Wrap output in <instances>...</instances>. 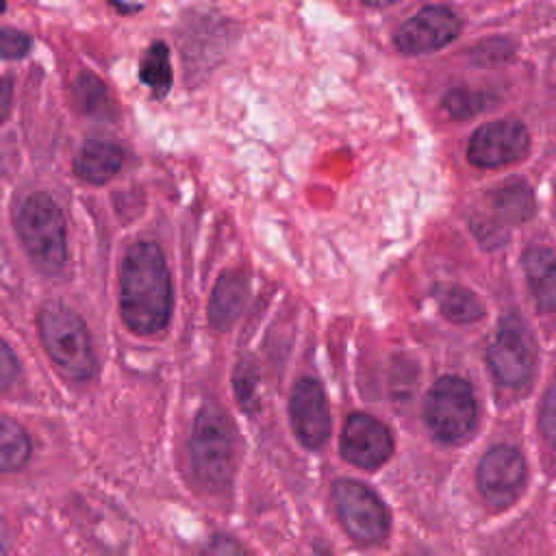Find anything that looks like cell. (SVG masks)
<instances>
[{"label":"cell","instance_id":"1","mask_svg":"<svg viewBox=\"0 0 556 556\" xmlns=\"http://www.w3.org/2000/svg\"><path fill=\"white\" fill-rule=\"evenodd\" d=\"M174 306L169 269L154 241L132 243L119 265V315L137 334L161 332Z\"/></svg>","mask_w":556,"mask_h":556},{"label":"cell","instance_id":"2","mask_svg":"<svg viewBox=\"0 0 556 556\" xmlns=\"http://www.w3.org/2000/svg\"><path fill=\"white\" fill-rule=\"evenodd\" d=\"M189 467L193 480L211 493L230 486L237 460V430L230 417L215 404H206L191 428Z\"/></svg>","mask_w":556,"mask_h":556},{"label":"cell","instance_id":"3","mask_svg":"<svg viewBox=\"0 0 556 556\" xmlns=\"http://www.w3.org/2000/svg\"><path fill=\"white\" fill-rule=\"evenodd\" d=\"M39 337L56 365L70 380H89L96 374V356L85 321L63 302H46L39 311Z\"/></svg>","mask_w":556,"mask_h":556},{"label":"cell","instance_id":"4","mask_svg":"<svg viewBox=\"0 0 556 556\" xmlns=\"http://www.w3.org/2000/svg\"><path fill=\"white\" fill-rule=\"evenodd\" d=\"M15 228L37 267L56 274L65 265V219L50 195L30 193L24 198L15 211Z\"/></svg>","mask_w":556,"mask_h":556},{"label":"cell","instance_id":"5","mask_svg":"<svg viewBox=\"0 0 556 556\" xmlns=\"http://www.w3.org/2000/svg\"><path fill=\"white\" fill-rule=\"evenodd\" d=\"M424 419L434 439L443 443L465 441L478 421L471 384L460 376H441L426 395Z\"/></svg>","mask_w":556,"mask_h":556},{"label":"cell","instance_id":"6","mask_svg":"<svg viewBox=\"0 0 556 556\" xmlns=\"http://www.w3.org/2000/svg\"><path fill=\"white\" fill-rule=\"evenodd\" d=\"M332 502L343 530L363 545H378L387 539L391 515L384 502L358 480H337L332 484Z\"/></svg>","mask_w":556,"mask_h":556},{"label":"cell","instance_id":"7","mask_svg":"<svg viewBox=\"0 0 556 556\" xmlns=\"http://www.w3.org/2000/svg\"><path fill=\"white\" fill-rule=\"evenodd\" d=\"M486 363L493 378L508 389L530 384L534 376L536 354L528 328L517 317H506L500 324L495 339L486 350Z\"/></svg>","mask_w":556,"mask_h":556},{"label":"cell","instance_id":"8","mask_svg":"<svg viewBox=\"0 0 556 556\" xmlns=\"http://www.w3.org/2000/svg\"><path fill=\"white\" fill-rule=\"evenodd\" d=\"M528 465L515 445H493L478 465L476 482L491 508L510 506L523 491Z\"/></svg>","mask_w":556,"mask_h":556},{"label":"cell","instance_id":"9","mask_svg":"<svg viewBox=\"0 0 556 556\" xmlns=\"http://www.w3.org/2000/svg\"><path fill=\"white\" fill-rule=\"evenodd\" d=\"M530 150L528 128L517 119H495L480 126L467 143V161L480 169L519 163Z\"/></svg>","mask_w":556,"mask_h":556},{"label":"cell","instance_id":"10","mask_svg":"<svg viewBox=\"0 0 556 556\" xmlns=\"http://www.w3.org/2000/svg\"><path fill=\"white\" fill-rule=\"evenodd\" d=\"M458 33V15L450 7L430 4L410 15L395 30L393 41L402 54H428L454 41Z\"/></svg>","mask_w":556,"mask_h":556},{"label":"cell","instance_id":"11","mask_svg":"<svg viewBox=\"0 0 556 556\" xmlns=\"http://www.w3.org/2000/svg\"><path fill=\"white\" fill-rule=\"evenodd\" d=\"M339 450L350 465L371 471L391 458L393 437L380 419L367 413H354L343 424Z\"/></svg>","mask_w":556,"mask_h":556},{"label":"cell","instance_id":"12","mask_svg":"<svg viewBox=\"0 0 556 556\" xmlns=\"http://www.w3.org/2000/svg\"><path fill=\"white\" fill-rule=\"evenodd\" d=\"M289 417L291 428L304 447L317 450L328 441L332 419L326 393L315 378L304 376L293 384L289 397Z\"/></svg>","mask_w":556,"mask_h":556},{"label":"cell","instance_id":"13","mask_svg":"<svg viewBox=\"0 0 556 556\" xmlns=\"http://www.w3.org/2000/svg\"><path fill=\"white\" fill-rule=\"evenodd\" d=\"M248 300V278L239 269L224 271L211 293L208 300V321L217 330L230 328L239 315L243 313Z\"/></svg>","mask_w":556,"mask_h":556},{"label":"cell","instance_id":"14","mask_svg":"<svg viewBox=\"0 0 556 556\" xmlns=\"http://www.w3.org/2000/svg\"><path fill=\"white\" fill-rule=\"evenodd\" d=\"M124 150L122 146L104 139L87 141L74 159V172L78 178L91 185L109 182L124 165Z\"/></svg>","mask_w":556,"mask_h":556},{"label":"cell","instance_id":"15","mask_svg":"<svg viewBox=\"0 0 556 556\" xmlns=\"http://www.w3.org/2000/svg\"><path fill=\"white\" fill-rule=\"evenodd\" d=\"M523 269L528 276V287L534 295L536 308L541 313H552L556 304V269L552 248H530L523 254Z\"/></svg>","mask_w":556,"mask_h":556},{"label":"cell","instance_id":"16","mask_svg":"<svg viewBox=\"0 0 556 556\" xmlns=\"http://www.w3.org/2000/svg\"><path fill=\"white\" fill-rule=\"evenodd\" d=\"M495 213V228L502 232L504 226H515L534 215V195L526 182H508L489 195Z\"/></svg>","mask_w":556,"mask_h":556},{"label":"cell","instance_id":"17","mask_svg":"<svg viewBox=\"0 0 556 556\" xmlns=\"http://www.w3.org/2000/svg\"><path fill=\"white\" fill-rule=\"evenodd\" d=\"M437 302L441 315L452 324H473L484 315V306L478 295L458 285L437 287Z\"/></svg>","mask_w":556,"mask_h":556},{"label":"cell","instance_id":"18","mask_svg":"<svg viewBox=\"0 0 556 556\" xmlns=\"http://www.w3.org/2000/svg\"><path fill=\"white\" fill-rule=\"evenodd\" d=\"M139 78L152 89L154 96H165L172 87L169 48L163 41L150 43L139 63Z\"/></svg>","mask_w":556,"mask_h":556},{"label":"cell","instance_id":"19","mask_svg":"<svg viewBox=\"0 0 556 556\" xmlns=\"http://www.w3.org/2000/svg\"><path fill=\"white\" fill-rule=\"evenodd\" d=\"M28 456L30 439L24 428L9 417H0V471H15L24 467Z\"/></svg>","mask_w":556,"mask_h":556},{"label":"cell","instance_id":"20","mask_svg":"<svg viewBox=\"0 0 556 556\" xmlns=\"http://www.w3.org/2000/svg\"><path fill=\"white\" fill-rule=\"evenodd\" d=\"M76 102L85 113H98L109 104V91L106 85L93 76V74H80L74 85Z\"/></svg>","mask_w":556,"mask_h":556},{"label":"cell","instance_id":"21","mask_svg":"<svg viewBox=\"0 0 556 556\" xmlns=\"http://www.w3.org/2000/svg\"><path fill=\"white\" fill-rule=\"evenodd\" d=\"M489 98L480 91H469V89H452L447 91V96L443 98V109L452 115V117H469L476 115L478 111H482Z\"/></svg>","mask_w":556,"mask_h":556},{"label":"cell","instance_id":"22","mask_svg":"<svg viewBox=\"0 0 556 556\" xmlns=\"http://www.w3.org/2000/svg\"><path fill=\"white\" fill-rule=\"evenodd\" d=\"M256 387H258V376L254 367L241 361L235 371V393L241 408H245L248 413L256 410Z\"/></svg>","mask_w":556,"mask_h":556},{"label":"cell","instance_id":"23","mask_svg":"<svg viewBox=\"0 0 556 556\" xmlns=\"http://www.w3.org/2000/svg\"><path fill=\"white\" fill-rule=\"evenodd\" d=\"M30 50V37L17 28H2L0 26V59L13 61L24 59Z\"/></svg>","mask_w":556,"mask_h":556},{"label":"cell","instance_id":"24","mask_svg":"<svg viewBox=\"0 0 556 556\" xmlns=\"http://www.w3.org/2000/svg\"><path fill=\"white\" fill-rule=\"evenodd\" d=\"M202 556H250V552L237 539L215 534L202 549Z\"/></svg>","mask_w":556,"mask_h":556},{"label":"cell","instance_id":"25","mask_svg":"<svg viewBox=\"0 0 556 556\" xmlns=\"http://www.w3.org/2000/svg\"><path fill=\"white\" fill-rule=\"evenodd\" d=\"M20 365L11 348L0 339V389H7L17 378Z\"/></svg>","mask_w":556,"mask_h":556},{"label":"cell","instance_id":"26","mask_svg":"<svg viewBox=\"0 0 556 556\" xmlns=\"http://www.w3.org/2000/svg\"><path fill=\"white\" fill-rule=\"evenodd\" d=\"M543 432L545 439L552 441L554 437V397H552V389H547L545 402H543Z\"/></svg>","mask_w":556,"mask_h":556},{"label":"cell","instance_id":"27","mask_svg":"<svg viewBox=\"0 0 556 556\" xmlns=\"http://www.w3.org/2000/svg\"><path fill=\"white\" fill-rule=\"evenodd\" d=\"M11 80L9 78H0V124L4 122V117L9 115L11 109Z\"/></svg>","mask_w":556,"mask_h":556},{"label":"cell","instance_id":"28","mask_svg":"<svg viewBox=\"0 0 556 556\" xmlns=\"http://www.w3.org/2000/svg\"><path fill=\"white\" fill-rule=\"evenodd\" d=\"M7 549H9V530H7V523L0 517V556H4Z\"/></svg>","mask_w":556,"mask_h":556},{"label":"cell","instance_id":"29","mask_svg":"<svg viewBox=\"0 0 556 556\" xmlns=\"http://www.w3.org/2000/svg\"><path fill=\"white\" fill-rule=\"evenodd\" d=\"M111 7L117 11V13H139L143 7L141 4H117V2H111Z\"/></svg>","mask_w":556,"mask_h":556},{"label":"cell","instance_id":"30","mask_svg":"<svg viewBox=\"0 0 556 556\" xmlns=\"http://www.w3.org/2000/svg\"><path fill=\"white\" fill-rule=\"evenodd\" d=\"M311 556H332V554H328V552H324V549H319V552H315V554H311Z\"/></svg>","mask_w":556,"mask_h":556},{"label":"cell","instance_id":"31","mask_svg":"<svg viewBox=\"0 0 556 556\" xmlns=\"http://www.w3.org/2000/svg\"><path fill=\"white\" fill-rule=\"evenodd\" d=\"M2 9H4V4H2V2H0V11H2Z\"/></svg>","mask_w":556,"mask_h":556}]
</instances>
